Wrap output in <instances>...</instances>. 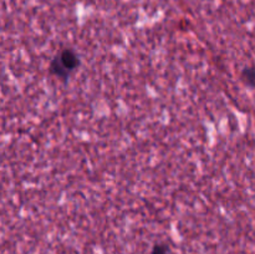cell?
Masks as SVG:
<instances>
[{
    "mask_svg": "<svg viewBox=\"0 0 255 254\" xmlns=\"http://www.w3.org/2000/svg\"><path fill=\"white\" fill-rule=\"evenodd\" d=\"M80 66V57L74 50L64 49L51 60L50 71L57 79L66 81L70 75Z\"/></svg>",
    "mask_w": 255,
    "mask_h": 254,
    "instance_id": "1",
    "label": "cell"
},
{
    "mask_svg": "<svg viewBox=\"0 0 255 254\" xmlns=\"http://www.w3.org/2000/svg\"><path fill=\"white\" fill-rule=\"evenodd\" d=\"M242 79L244 80L249 86H255V69L254 67H247L242 72Z\"/></svg>",
    "mask_w": 255,
    "mask_h": 254,
    "instance_id": "2",
    "label": "cell"
},
{
    "mask_svg": "<svg viewBox=\"0 0 255 254\" xmlns=\"http://www.w3.org/2000/svg\"><path fill=\"white\" fill-rule=\"evenodd\" d=\"M151 254H169V248L166 244H156Z\"/></svg>",
    "mask_w": 255,
    "mask_h": 254,
    "instance_id": "3",
    "label": "cell"
}]
</instances>
